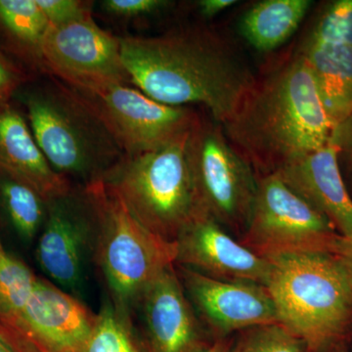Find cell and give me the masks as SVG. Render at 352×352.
<instances>
[{"label": "cell", "mask_w": 352, "mask_h": 352, "mask_svg": "<svg viewBox=\"0 0 352 352\" xmlns=\"http://www.w3.org/2000/svg\"><path fill=\"white\" fill-rule=\"evenodd\" d=\"M43 66V73L78 89L133 85L122 61L120 38L102 30L92 18L50 25Z\"/></svg>", "instance_id": "obj_10"}, {"label": "cell", "mask_w": 352, "mask_h": 352, "mask_svg": "<svg viewBox=\"0 0 352 352\" xmlns=\"http://www.w3.org/2000/svg\"><path fill=\"white\" fill-rule=\"evenodd\" d=\"M82 352H147L134 333L129 310L107 302L95 315L94 329Z\"/></svg>", "instance_id": "obj_23"}, {"label": "cell", "mask_w": 352, "mask_h": 352, "mask_svg": "<svg viewBox=\"0 0 352 352\" xmlns=\"http://www.w3.org/2000/svg\"><path fill=\"white\" fill-rule=\"evenodd\" d=\"M96 221L83 187L48 201L47 215L36 245L41 270L53 284L76 296L94 259Z\"/></svg>", "instance_id": "obj_11"}, {"label": "cell", "mask_w": 352, "mask_h": 352, "mask_svg": "<svg viewBox=\"0 0 352 352\" xmlns=\"http://www.w3.org/2000/svg\"><path fill=\"white\" fill-rule=\"evenodd\" d=\"M332 254L339 259L352 282V236L340 235Z\"/></svg>", "instance_id": "obj_30"}, {"label": "cell", "mask_w": 352, "mask_h": 352, "mask_svg": "<svg viewBox=\"0 0 352 352\" xmlns=\"http://www.w3.org/2000/svg\"><path fill=\"white\" fill-rule=\"evenodd\" d=\"M0 168L29 182L47 201L75 188L53 170L27 118L10 102L0 104Z\"/></svg>", "instance_id": "obj_17"}, {"label": "cell", "mask_w": 352, "mask_h": 352, "mask_svg": "<svg viewBox=\"0 0 352 352\" xmlns=\"http://www.w3.org/2000/svg\"><path fill=\"white\" fill-rule=\"evenodd\" d=\"M187 155L201 212L243 235L258 188L256 171L229 142L221 124L201 116L190 131Z\"/></svg>", "instance_id": "obj_7"}, {"label": "cell", "mask_w": 352, "mask_h": 352, "mask_svg": "<svg viewBox=\"0 0 352 352\" xmlns=\"http://www.w3.org/2000/svg\"><path fill=\"white\" fill-rule=\"evenodd\" d=\"M340 234L276 175L258 176V188L241 243L265 258L302 252L332 254Z\"/></svg>", "instance_id": "obj_8"}, {"label": "cell", "mask_w": 352, "mask_h": 352, "mask_svg": "<svg viewBox=\"0 0 352 352\" xmlns=\"http://www.w3.org/2000/svg\"><path fill=\"white\" fill-rule=\"evenodd\" d=\"M231 344H232V340L228 339V338L217 339L198 352H228Z\"/></svg>", "instance_id": "obj_32"}, {"label": "cell", "mask_w": 352, "mask_h": 352, "mask_svg": "<svg viewBox=\"0 0 352 352\" xmlns=\"http://www.w3.org/2000/svg\"><path fill=\"white\" fill-rule=\"evenodd\" d=\"M302 43L352 46V0H336L322 7Z\"/></svg>", "instance_id": "obj_24"}, {"label": "cell", "mask_w": 352, "mask_h": 352, "mask_svg": "<svg viewBox=\"0 0 352 352\" xmlns=\"http://www.w3.org/2000/svg\"><path fill=\"white\" fill-rule=\"evenodd\" d=\"M177 271L196 314L217 339L258 326L279 324L274 302L263 285L215 279L184 266Z\"/></svg>", "instance_id": "obj_12"}, {"label": "cell", "mask_w": 352, "mask_h": 352, "mask_svg": "<svg viewBox=\"0 0 352 352\" xmlns=\"http://www.w3.org/2000/svg\"><path fill=\"white\" fill-rule=\"evenodd\" d=\"M25 80L22 69L0 50V104L10 102Z\"/></svg>", "instance_id": "obj_28"}, {"label": "cell", "mask_w": 352, "mask_h": 352, "mask_svg": "<svg viewBox=\"0 0 352 352\" xmlns=\"http://www.w3.org/2000/svg\"><path fill=\"white\" fill-rule=\"evenodd\" d=\"M328 352H347L346 349H342V346H339L335 347V349H331L330 351Z\"/></svg>", "instance_id": "obj_34"}, {"label": "cell", "mask_w": 352, "mask_h": 352, "mask_svg": "<svg viewBox=\"0 0 352 352\" xmlns=\"http://www.w3.org/2000/svg\"><path fill=\"white\" fill-rule=\"evenodd\" d=\"M298 50L305 57L314 74L333 129L352 113V46L300 43Z\"/></svg>", "instance_id": "obj_18"}, {"label": "cell", "mask_w": 352, "mask_h": 352, "mask_svg": "<svg viewBox=\"0 0 352 352\" xmlns=\"http://www.w3.org/2000/svg\"><path fill=\"white\" fill-rule=\"evenodd\" d=\"M266 288L279 324L312 352L340 346L352 325V282L330 252H302L268 258Z\"/></svg>", "instance_id": "obj_3"}, {"label": "cell", "mask_w": 352, "mask_h": 352, "mask_svg": "<svg viewBox=\"0 0 352 352\" xmlns=\"http://www.w3.org/2000/svg\"><path fill=\"white\" fill-rule=\"evenodd\" d=\"M50 25L36 0H0V38L7 50L41 73Z\"/></svg>", "instance_id": "obj_20"}, {"label": "cell", "mask_w": 352, "mask_h": 352, "mask_svg": "<svg viewBox=\"0 0 352 352\" xmlns=\"http://www.w3.org/2000/svg\"><path fill=\"white\" fill-rule=\"evenodd\" d=\"M170 4L171 2L166 0H104L100 6L108 15L134 19L159 12Z\"/></svg>", "instance_id": "obj_27"}, {"label": "cell", "mask_w": 352, "mask_h": 352, "mask_svg": "<svg viewBox=\"0 0 352 352\" xmlns=\"http://www.w3.org/2000/svg\"><path fill=\"white\" fill-rule=\"evenodd\" d=\"M69 88L96 113L127 156L170 144L186 135L200 118L192 108L160 103L127 85Z\"/></svg>", "instance_id": "obj_9"}, {"label": "cell", "mask_w": 352, "mask_h": 352, "mask_svg": "<svg viewBox=\"0 0 352 352\" xmlns=\"http://www.w3.org/2000/svg\"><path fill=\"white\" fill-rule=\"evenodd\" d=\"M190 131L159 149L124 155L101 178L143 226L170 243L204 214L187 155Z\"/></svg>", "instance_id": "obj_5"}, {"label": "cell", "mask_w": 352, "mask_h": 352, "mask_svg": "<svg viewBox=\"0 0 352 352\" xmlns=\"http://www.w3.org/2000/svg\"><path fill=\"white\" fill-rule=\"evenodd\" d=\"M6 252V250L3 249V247H2L1 242H0V256H1L3 252Z\"/></svg>", "instance_id": "obj_35"}, {"label": "cell", "mask_w": 352, "mask_h": 352, "mask_svg": "<svg viewBox=\"0 0 352 352\" xmlns=\"http://www.w3.org/2000/svg\"><path fill=\"white\" fill-rule=\"evenodd\" d=\"M135 305L141 309L148 352H198L210 344L173 265L144 289Z\"/></svg>", "instance_id": "obj_15"}, {"label": "cell", "mask_w": 352, "mask_h": 352, "mask_svg": "<svg viewBox=\"0 0 352 352\" xmlns=\"http://www.w3.org/2000/svg\"><path fill=\"white\" fill-rule=\"evenodd\" d=\"M95 315L78 298L52 282L36 278L20 324L23 349L82 352Z\"/></svg>", "instance_id": "obj_14"}, {"label": "cell", "mask_w": 352, "mask_h": 352, "mask_svg": "<svg viewBox=\"0 0 352 352\" xmlns=\"http://www.w3.org/2000/svg\"><path fill=\"white\" fill-rule=\"evenodd\" d=\"M47 205L29 182L0 168V210L24 242H32L41 233Z\"/></svg>", "instance_id": "obj_21"}, {"label": "cell", "mask_w": 352, "mask_h": 352, "mask_svg": "<svg viewBox=\"0 0 352 352\" xmlns=\"http://www.w3.org/2000/svg\"><path fill=\"white\" fill-rule=\"evenodd\" d=\"M36 278L20 259L6 252L0 256V330L20 351L21 320Z\"/></svg>", "instance_id": "obj_22"}, {"label": "cell", "mask_w": 352, "mask_h": 352, "mask_svg": "<svg viewBox=\"0 0 352 352\" xmlns=\"http://www.w3.org/2000/svg\"><path fill=\"white\" fill-rule=\"evenodd\" d=\"M236 3H238L236 0H201L197 7L201 17L212 19Z\"/></svg>", "instance_id": "obj_31"}, {"label": "cell", "mask_w": 352, "mask_h": 352, "mask_svg": "<svg viewBox=\"0 0 352 352\" xmlns=\"http://www.w3.org/2000/svg\"><path fill=\"white\" fill-rule=\"evenodd\" d=\"M30 352H39V351H38V349H32V351H31Z\"/></svg>", "instance_id": "obj_36"}, {"label": "cell", "mask_w": 352, "mask_h": 352, "mask_svg": "<svg viewBox=\"0 0 352 352\" xmlns=\"http://www.w3.org/2000/svg\"><path fill=\"white\" fill-rule=\"evenodd\" d=\"M24 104L44 157L69 182L85 186L101 179L124 156L96 113L56 78L29 90Z\"/></svg>", "instance_id": "obj_4"}, {"label": "cell", "mask_w": 352, "mask_h": 352, "mask_svg": "<svg viewBox=\"0 0 352 352\" xmlns=\"http://www.w3.org/2000/svg\"><path fill=\"white\" fill-rule=\"evenodd\" d=\"M221 126L258 176L277 173L327 145L333 131L314 74L298 50L256 76Z\"/></svg>", "instance_id": "obj_2"}, {"label": "cell", "mask_w": 352, "mask_h": 352, "mask_svg": "<svg viewBox=\"0 0 352 352\" xmlns=\"http://www.w3.org/2000/svg\"><path fill=\"white\" fill-rule=\"evenodd\" d=\"M311 6L310 0L256 2L241 17V36L259 52H271L292 38Z\"/></svg>", "instance_id": "obj_19"}, {"label": "cell", "mask_w": 352, "mask_h": 352, "mask_svg": "<svg viewBox=\"0 0 352 352\" xmlns=\"http://www.w3.org/2000/svg\"><path fill=\"white\" fill-rule=\"evenodd\" d=\"M240 333L228 352H312L307 342L281 324L258 326Z\"/></svg>", "instance_id": "obj_25"}, {"label": "cell", "mask_w": 352, "mask_h": 352, "mask_svg": "<svg viewBox=\"0 0 352 352\" xmlns=\"http://www.w3.org/2000/svg\"><path fill=\"white\" fill-rule=\"evenodd\" d=\"M82 187L91 201L96 221L94 261L113 303L129 311L144 289L175 265L176 244L143 226L103 180Z\"/></svg>", "instance_id": "obj_6"}, {"label": "cell", "mask_w": 352, "mask_h": 352, "mask_svg": "<svg viewBox=\"0 0 352 352\" xmlns=\"http://www.w3.org/2000/svg\"><path fill=\"white\" fill-rule=\"evenodd\" d=\"M339 154L327 145L287 164L276 175L333 224L338 233L352 236V199L340 173Z\"/></svg>", "instance_id": "obj_16"}, {"label": "cell", "mask_w": 352, "mask_h": 352, "mask_svg": "<svg viewBox=\"0 0 352 352\" xmlns=\"http://www.w3.org/2000/svg\"><path fill=\"white\" fill-rule=\"evenodd\" d=\"M120 38L122 61L139 90L175 107L199 104L220 124L230 119L256 78L235 45L208 25Z\"/></svg>", "instance_id": "obj_1"}, {"label": "cell", "mask_w": 352, "mask_h": 352, "mask_svg": "<svg viewBox=\"0 0 352 352\" xmlns=\"http://www.w3.org/2000/svg\"><path fill=\"white\" fill-rule=\"evenodd\" d=\"M329 143L335 146L352 175V113L346 119L333 126Z\"/></svg>", "instance_id": "obj_29"}, {"label": "cell", "mask_w": 352, "mask_h": 352, "mask_svg": "<svg viewBox=\"0 0 352 352\" xmlns=\"http://www.w3.org/2000/svg\"><path fill=\"white\" fill-rule=\"evenodd\" d=\"M51 25H63L92 18V2L82 0H36Z\"/></svg>", "instance_id": "obj_26"}, {"label": "cell", "mask_w": 352, "mask_h": 352, "mask_svg": "<svg viewBox=\"0 0 352 352\" xmlns=\"http://www.w3.org/2000/svg\"><path fill=\"white\" fill-rule=\"evenodd\" d=\"M175 264L215 279L266 287L270 259L258 256L231 236L212 217L201 214L176 240Z\"/></svg>", "instance_id": "obj_13"}, {"label": "cell", "mask_w": 352, "mask_h": 352, "mask_svg": "<svg viewBox=\"0 0 352 352\" xmlns=\"http://www.w3.org/2000/svg\"><path fill=\"white\" fill-rule=\"evenodd\" d=\"M0 352H21L15 344L0 330Z\"/></svg>", "instance_id": "obj_33"}]
</instances>
